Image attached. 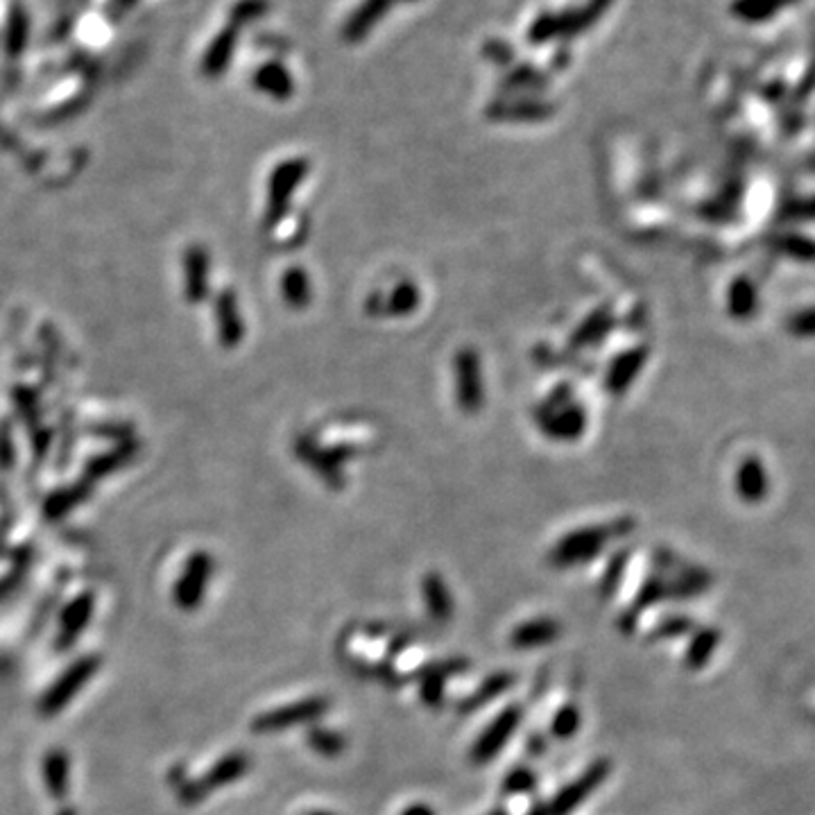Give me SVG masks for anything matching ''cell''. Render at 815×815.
<instances>
[{
	"label": "cell",
	"mask_w": 815,
	"mask_h": 815,
	"mask_svg": "<svg viewBox=\"0 0 815 815\" xmlns=\"http://www.w3.org/2000/svg\"><path fill=\"white\" fill-rule=\"evenodd\" d=\"M632 530V521H614L607 526H591L582 530H573L564 539L557 542L551 553V562L557 569H569V566L585 564L591 557L603 553L609 539L628 535Z\"/></svg>",
	"instance_id": "obj_1"
},
{
	"label": "cell",
	"mask_w": 815,
	"mask_h": 815,
	"mask_svg": "<svg viewBox=\"0 0 815 815\" xmlns=\"http://www.w3.org/2000/svg\"><path fill=\"white\" fill-rule=\"evenodd\" d=\"M331 700L322 696L304 698L293 705H286L274 711H265L252 720V732L256 734H277L286 732V729H293L299 725H308L320 720L326 711H329Z\"/></svg>",
	"instance_id": "obj_2"
},
{
	"label": "cell",
	"mask_w": 815,
	"mask_h": 815,
	"mask_svg": "<svg viewBox=\"0 0 815 815\" xmlns=\"http://www.w3.org/2000/svg\"><path fill=\"white\" fill-rule=\"evenodd\" d=\"M100 659L98 657H82L77 659L75 664H71L66 671L59 675V680L50 686L48 693L41 698V714L44 716H57L68 707L77 693L82 691V686L87 684L93 675L98 673Z\"/></svg>",
	"instance_id": "obj_3"
},
{
	"label": "cell",
	"mask_w": 815,
	"mask_h": 815,
	"mask_svg": "<svg viewBox=\"0 0 815 815\" xmlns=\"http://www.w3.org/2000/svg\"><path fill=\"white\" fill-rule=\"evenodd\" d=\"M609 772H612V763H609V759H596L580 777L573 779L571 784H566L562 791L553 797L551 804H546L548 815H571L598 786L605 784Z\"/></svg>",
	"instance_id": "obj_4"
},
{
	"label": "cell",
	"mask_w": 815,
	"mask_h": 815,
	"mask_svg": "<svg viewBox=\"0 0 815 815\" xmlns=\"http://www.w3.org/2000/svg\"><path fill=\"white\" fill-rule=\"evenodd\" d=\"M523 711L519 705L505 707L499 716H496L483 734L478 736V741L474 743V748L469 752V759L474 766H485V763L492 761L496 754H499L505 743L512 739V734L517 732V727L521 723Z\"/></svg>",
	"instance_id": "obj_5"
},
{
	"label": "cell",
	"mask_w": 815,
	"mask_h": 815,
	"mask_svg": "<svg viewBox=\"0 0 815 815\" xmlns=\"http://www.w3.org/2000/svg\"><path fill=\"white\" fill-rule=\"evenodd\" d=\"M213 571V560L209 553H193L188 557L182 578L175 585V605L184 612H193L202 605L204 591L209 587V578Z\"/></svg>",
	"instance_id": "obj_6"
},
{
	"label": "cell",
	"mask_w": 815,
	"mask_h": 815,
	"mask_svg": "<svg viewBox=\"0 0 815 815\" xmlns=\"http://www.w3.org/2000/svg\"><path fill=\"white\" fill-rule=\"evenodd\" d=\"M93 607H96L93 594L77 596L73 603L66 605V609L62 612V621H59V637H57L59 650H68L75 646V641L80 639L82 630L87 628L91 621Z\"/></svg>",
	"instance_id": "obj_7"
},
{
	"label": "cell",
	"mask_w": 815,
	"mask_h": 815,
	"mask_svg": "<svg viewBox=\"0 0 815 815\" xmlns=\"http://www.w3.org/2000/svg\"><path fill=\"white\" fill-rule=\"evenodd\" d=\"M458 367V397L465 410H478L483 406V376H480V360L474 351H462L456 360Z\"/></svg>",
	"instance_id": "obj_8"
},
{
	"label": "cell",
	"mask_w": 815,
	"mask_h": 815,
	"mask_svg": "<svg viewBox=\"0 0 815 815\" xmlns=\"http://www.w3.org/2000/svg\"><path fill=\"white\" fill-rule=\"evenodd\" d=\"M560 634H562V625L555 619L542 616V619L526 621V623H521L519 628H514L510 643H512V648L528 650V648L548 646V643L560 639Z\"/></svg>",
	"instance_id": "obj_9"
},
{
	"label": "cell",
	"mask_w": 815,
	"mask_h": 815,
	"mask_svg": "<svg viewBox=\"0 0 815 815\" xmlns=\"http://www.w3.org/2000/svg\"><path fill=\"white\" fill-rule=\"evenodd\" d=\"M250 770V757L245 752H231L227 757H222L216 766H213L207 775H204L200 782L204 786V791H218V788H225L229 784L238 782L245 772Z\"/></svg>",
	"instance_id": "obj_10"
},
{
	"label": "cell",
	"mask_w": 815,
	"mask_h": 815,
	"mask_svg": "<svg viewBox=\"0 0 815 815\" xmlns=\"http://www.w3.org/2000/svg\"><path fill=\"white\" fill-rule=\"evenodd\" d=\"M422 591H424V603L428 614H431V619L437 623H446L453 616V598H451V591L446 587L444 578L440 573H426L424 582H422Z\"/></svg>",
	"instance_id": "obj_11"
},
{
	"label": "cell",
	"mask_w": 815,
	"mask_h": 815,
	"mask_svg": "<svg viewBox=\"0 0 815 815\" xmlns=\"http://www.w3.org/2000/svg\"><path fill=\"white\" fill-rule=\"evenodd\" d=\"M517 682V675L508 673V671H501V673H494L489 675L487 680L478 686V689L471 693L467 700L460 702V711L462 714H469V711H478L483 709L489 702L496 700L499 696H503L505 691L512 689V684Z\"/></svg>",
	"instance_id": "obj_12"
},
{
	"label": "cell",
	"mask_w": 815,
	"mask_h": 815,
	"mask_svg": "<svg viewBox=\"0 0 815 815\" xmlns=\"http://www.w3.org/2000/svg\"><path fill=\"white\" fill-rule=\"evenodd\" d=\"M238 44V28L236 25H227L225 30H222L216 39L211 41V46L207 50V55H204V62H202V71L207 73L209 77H218L225 71L231 53H234V46Z\"/></svg>",
	"instance_id": "obj_13"
},
{
	"label": "cell",
	"mask_w": 815,
	"mask_h": 815,
	"mask_svg": "<svg viewBox=\"0 0 815 815\" xmlns=\"http://www.w3.org/2000/svg\"><path fill=\"white\" fill-rule=\"evenodd\" d=\"M68 775H71L68 754L64 750H50L44 757V784L53 800L59 802L68 795Z\"/></svg>",
	"instance_id": "obj_14"
},
{
	"label": "cell",
	"mask_w": 815,
	"mask_h": 815,
	"mask_svg": "<svg viewBox=\"0 0 815 815\" xmlns=\"http://www.w3.org/2000/svg\"><path fill=\"white\" fill-rule=\"evenodd\" d=\"M28 34H30V16L28 10L21 3H14L10 7V16H7V28H5V50L10 59H19L21 53L28 46Z\"/></svg>",
	"instance_id": "obj_15"
},
{
	"label": "cell",
	"mask_w": 815,
	"mask_h": 815,
	"mask_svg": "<svg viewBox=\"0 0 815 815\" xmlns=\"http://www.w3.org/2000/svg\"><path fill=\"white\" fill-rule=\"evenodd\" d=\"M800 3V0H736L734 12L741 16V21L748 23H766L772 16L784 14L788 7Z\"/></svg>",
	"instance_id": "obj_16"
},
{
	"label": "cell",
	"mask_w": 815,
	"mask_h": 815,
	"mask_svg": "<svg viewBox=\"0 0 815 815\" xmlns=\"http://www.w3.org/2000/svg\"><path fill=\"white\" fill-rule=\"evenodd\" d=\"M736 489L743 496L745 501H759L768 492V476L763 465H759L757 460H748L739 467V474H736Z\"/></svg>",
	"instance_id": "obj_17"
},
{
	"label": "cell",
	"mask_w": 815,
	"mask_h": 815,
	"mask_svg": "<svg viewBox=\"0 0 815 815\" xmlns=\"http://www.w3.org/2000/svg\"><path fill=\"white\" fill-rule=\"evenodd\" d=\"M256 89H261L263 93H268L272 98H288L293 93V80L286 73V68L279 64H265L254 75Z\"/></svg>",
	"instance_id": "obj_18"
},
{
	"label": "cell",
	"mask_w": 815,
	"mask_h": 815,
	"mask_svg": "<svg viewBox=\"0 0 815 815\" xmlns=\"http://www.w3.org/2000/svg\"><path fill=\"white\" fill-rule=\"evenodd\" d=\"M186 295L191 302H197V299H204L207 295V277H209V268H207V254L204 250H188L186 254Z\"/></svg>",
	"instance_id": "obj_19"
},
{
	"label": "cell",
	"mask_w": 815,
	"mask_h": 815,
	"mask_svg": "<svg viewBox=\"0 0 815 815\" xmlns=\"http://www.w3.org/2000/svg\"><path fill=\"white\" fill-rule=\"evenodd\" d=\"M306 173V166L302 161H290V163H283V166L274 173V179L270 184V204H277L286 202L288 195H293L295 188L299 186V179L304 177Z\"/></svg>",
	"instance_id": "obj_20"
},
{
	"label": "cell",
	"mask_w": 815,
	"mask_h": 815,
	"mask_svg": "<svg viewBox=\"0 0 815 815\" xmlns=\"http://www.w3.org/2000/svg\"><path fill=\"white\" fill-rule=\"evenodd\" d=\"M218 317H220V336L222 342H227V347L234 345L243 336V322H240L238 306L234 302V297L225 295L218 304Z\"/></svg>",
	"instance_id": "obj_21"
},
{
	"label": "cell",
	"mask_w": 815,
	"mask_h": 815,
	"mask_svg": "<svg viewBox=\"0 0 815 815\" xmlns=\"http://www.w3.org/2000/svg\"><path fill=\"white\" fill-rule=\"evenodd\" d=\"M306 741L308 745H311V750L322 754V757H338V754L347 748V741L342 739V734L333 732V729H324V727L308 729Z\"/></svg>",
	"instance_id": "obj_22"
},
{
	"label": "cell",
	"mask_w": 815,
	"mask_h": 815,
	"mask_svg": "<svg viewBox=\"0 0 815 815\" xmlns=\"http://www.w3.org/2000/svg\"><path fill=\"white\" fill-rule=\"evenodd\" d=\"M716 643H718V632L716 630L698 632L696 637L691 639L689 650H686V666L693 668V671H696V668H700V666H705L711 659V652H714Z\"/></svg>",
	"instance_id": "obj_23"
},
{
	"label": "cell",
	"mask_w": 815,
	"mask_h": 815,
	"mask_svg": "<svg viewBox=\"0 0 815 815\" xmlns=\"http://www.w3.org/2000/svg\"><path fill=\"white\" fill-rule=\"evenodd\" d=\"M582 723V714L576 705H564L560 711H557L555 718H553V725H551V732L555 739H571V736L578 734Z\"/></svg>",
	"instance_id": "obj_24"
},
{
	"label": "cell",
	"mask_w": 815,
	"mask_h": 815,
	"mask_svg": "<svg viewBox=\"0 0 815 815\" xmlns=\"http://www.w3.org/2000/svg\"><path fill=\"white\" fill-rule=\"evenodd\" d=\"M283 295L295 306L306 304V299L311 297V281L302 270H288L286 277H283Z\"/></svg>",
	"instance_id": "obj_25"
},
{
	"label": "cell",
	"mask_w": 815,
	"mask_h": 815,
	"mask_svg": "<svg viewBox=\"0 0 815 815\" xmlns=\"http://www.w3.org/2000/svg\"><path fill=\"white\" fill-rule=\"evenodd\" d=\"M537 786V777L533 770L528 768H514L503 782V793L508 795H523L530 793Z\"/></svg>",
	"instance_id": "obj_26"
},
{
	"label": "cell",
	"mask_w": 815,
	"mask_h": 815,
	"mask_svg": "<svg viewBox=\"0 0 815 815\" xmlns=\"http://www.w3.org/2000/svg\"><path fill=\"white\" fill-rule=\"evenodd\" d=\"M693 623L689 619H684V616H671V619H666L657 625L655 630L650 632V641H662V639H671V637H682L686 630H691Z\"/></svg>",
	"instance_id": "obj_27"
},
{
	"label": "cell",
	"mask_w": 815,
	"mask_h": 815,
	"mask_svg": "<svg viewBox=\"0 0 815 815\" xmlns=\"http://www.w3.org/2000/svg\"><path fill=\"white\" fill-rule=\"evenodd\" d=\"M623 571H625V553L616 555L612 560V564H609V569L605 571V578H603V582H600V594H603L605 598L612 596L614 591L619 589Z\"/></svg>",
	"instance_id": "obj_28"
},
{
	"label": "cell",
	"mask_w": 815,
	"mask_h": 815,
	"mask_svg": "<svg viewBox=\"0 0 815 815\" xmlns=\"http://www.w3.org/2000/svg\"><path fill=\"white\" fill-rule=\"evenodd\" d=\"M207 795H209V793L204 791V786H202L200 779H184V782L177 786V797H179V802H182L184 806L200 804V802L207 800Z\"/></svg>",
	"instance_id": "obj_29"
},
{
	"label": "cell",
	"mask_w": 815,
	"mask_h": 815,
	"mask_svg": "<svg viewBox=\"0 0 815 815\" xmlns=\"http://www.w3.org/2000/svg\"><path fill=\"white\" fill-rule=\"evenodd\" d=\"M265 12V3L263 0H243V3H238L234 7V12H231V25H243L247 21L256 19V16Z\"/></svg>",
	"instance_id": "obj_30"
},
{
	"label": "cell",
	"mask_w": 815,
	"mask_h": 815,
	"mask_svg": "<svg viewBox=\"0 0 815 815\" xmlns=\"http://www.w3.org/2000/svg\"><path fill=\"white\" fill-rule=\"evenodd\" d=\"M788 329L797 336H815V311H804L791 317L788 322Z\"/></svg>",
	"instance_id": "obj_31"
},
{
	"label": "cell",
	"mask_w": 815,
	"mask_h": 815,
	"mask_svg": "<svg viewBox=\"0 0 815 815\" xmlns=\"http://www.w3.org/2000/svg\"><path fill=\"white\" fill-rule=\"evenodd\" d=\"M401 815H435V811L428 804H410Z\"/></svg>",
	"instance_id": "obj_32"
},
{
	"label": "cell",
	"mask_w": 815,
	"mask_h": 815,
	"mask_svg": "<svg viewBox=\"0 0 815 815\" xmlns=\"http://www.w3.org/2000/svg\"><path fill=\"white\" fill-rule=\"evenodd\" d=\"M526 815H548V806L546 804H535L533 809H530Z\"/></svg>",
	"instance_id": "obj_33"
},
{
	"label": "cell",
	"mask_w": 815,
	"mask_h": 815,
	"mask_svg": "<svg viewBox=\"0 0 815 815\" xmlns=\"http://www.w3.org/2000/svg\"><path fill=\"white\" fill-rule=\"evenodd\" d=\"M114 3H116V7H120V10H130L136 0H114Z\"/></svg>",
	"instance_id": "obj_34"
},
{
	"label": "cell",
	"mask_w": 815,
	"mask_h": 815,
	"mask_svg": "<svg viewBox=\"0 0 815 815\" xmlns=\"http://www.w3.org/2000/svg\"><path fill=\"white\" fill-rule=\"evenodd\" d=\"M485 815H508V811H505V809H494V811H489V813H485Z\"/></svg>",
	"instance_id": "obj_35"
},
{
	"label": "cell",
	"mask_w": 815,
	"mask_h": 815,
	"mask_svg": "<svg viewBox=\"0 0 815 815\" xmlns=\"http://www.w3.org/2000/svg\"><path fill=\"white\" fill-rule=\"evenodd\" d=\"M304 815H333V813H329V811H308Z\"/></svg>",
	"instance_id": "obj_36"
},
{
	"label": "cell",
	"mask_w": 815,
	"mask_h": 815,
	"mask_svg": "<svg viewBox=\"0 0 815 815\" xmlns=\"http://www.w3.org/2000/svg\"><path fill=\"white\" fill-rule=\"evenodd\" d=\"M59 815H77V813H75L73 809H64V811H62V813H59Z\"/></svg>",
	"instance_id": "obj_37"
}]
</instances>
